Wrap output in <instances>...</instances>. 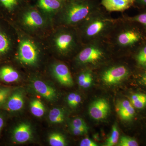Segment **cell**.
Returning a JSON list of instances; mask_svg holds the SVG:
<instances>
[{"mask_svg":"<svg viewBox=\"0 0 146 146\" xmlns=\"http://www.w3.org/2000/svg\"><path fill=\"white\" fill-rule=\"evenodd\" d=\"M32 137V131L30 125L23 123L16 126L13 131V141L18 143H23L30 141Z\"/></svg>","mask_w":146,"mask_h":146,"instance_id":"9c48e42d","label":"cell"},{"mask_svg":"<svg viewBox=\"0 0 146 146\" xmlns=\"http://www.w3.org/2000/svg\"><path fill=\"white\" fill-rule=\"evenodd\" d=\"M49 143L52 146H64L66 142L62 134L58 133H53L49 136Z\"/></svg>","mask_w":146,"mask_h":146,"instance_id":"44dd1931","label":"cell"},{"mask_svg":"<svg viewBox=\"0 0 146 146\" xmlns=\"http://www.w3.org/2000/svg\"><path fill=\"white\" fill-rule=\"evenodd\" d=\"M19 74L14 69L9 66H5L0 69V79L5 82L10 83L19 79Z\"/></svg>","mask_w":146,"mask_h":146,"instance_id":"2e32d148","label":"cell"},{"mask_svg":"<svg viewBox=\"0 0 146 146\" xmlns=\"http://www.w3.org/2000/svg\"><path fill=\"white\" fill-rule=\"evenodd\" d=\"M119 146H138V142L135 139L130 137L123 136L121 137L118 143Z\"/></svg>","mask_w":146,"mask_h":146,"instance_id":"cb8c5ba5","label":"cell"},{"mask_svg":"<svg viewBox=\"0 0 146 146\" xmlns=\"http://www.w3.org/2000/svg\"><path fill=\"white\" fill-rule=\"evenodd\" d=\"M81 97L80 95L78 94H76L75 100L74 102V107H76L79 105L81 103Z\"/></svg>","mask_w":146,"mask_h":146,"instance_id":"e575fe53","label":"cell"},{"mask_svg":"<svg viewBox=\"0 0 146 146\" xmlns=\"http://www.w3.org/2000/svg\"><path fill=\"white\" fill-rule=\"evenodd\" d=\"M9 46L10 44L7 36L0 30V55L7 52Z\"/></svg>","mask_w":146,"mask_h":146,"instance_id":"603a6c76","label":"cell"},{"mask_svg":"<svg viewBox=\"0 0 146 146\" xmlns=\"http://www.w3.org/2000/svg\"><path fill=\"white\" fill-rule=\"evenodd\" d=\"M38 1L39 7L48 12L57 10L61 6L59 0H39Z\"/></svg>","mask_w":146,"mask_h":146,"instance_id":"e0dca14e","label":"cell"},{"mask_svg":"<svg viewBox=\"0 0 146 146\" xmlns=\"http://www.w3.org/2000/svg\"><path fill=\"white\" fill-rule=\"evenodd\" d=\"M136 0H102V4L109 11H123L133 5Z\"/></svg>","mask_w":146,"mask_h":146,"instance_id":"30bf717a","label":"cell"},{"mask_svg":"<svg viewBox=\"0 0 146 146\" xmlns=\"http://www.w3.org/2000/svg\"><path fill=\"white\" fill-rule=\"evenodd\" d=\"M38 58V50L34 43L28 39L21 41L18 55V60L21 63L25 65H34Z\"/></svg>","mask_w":146,"mask_h":146,"instance_id":"277c9868","label":"cell"},{"mask_svg":"<svg viewBox=\"0 0 146 146\" xmlns=\"http://www.w3.org/2000/svg\"><path fill=\"white\" fill-rule=\"evenodd\" d=\"M141 38V34L138 32L133 30H126L118 35L117 43L120 46H129L139 42Z\"/></svg>","mask_w":146,"mask_h":146,"instance_id":"ba28073f","label":"cell"},{"mask_svg":"<svg viewBox=\"0 0 146 146\" xmlns=\"http://www.w3.org/2000/svg\"><path fill=\"white\" fill-rule=\"evenodd\" d=\"M65 119L64 112L58 108H54L51 110L49 115L50 121L53 123H60L63 122Z\"/></svg>","mask_w":146,"mask_h":146,"instance_id":"ffe728a7","label":"cell"},{"mask_svg":"<svg viewBox=\"0 0 146 146\" xmlns=\"http://www.w3.org/2000/svg\"><path fill=\"white\" fill-rule=\"evenodd\" d=\"M91 75V74L89 72H85L80 75L78 77V83L80 86L83 87L86 80Z\"/></svg>","mask_w":146,"mask_h":146,"instance_id":"4dcf8cb0","label":"cell"},{"mask_svg":"<svg viewBox=\"0 0 146 146\" xmlns=\"http://www.w3.org/2000/svg\"><path fill=\"white\" fill-rule=\"evenodd\" d=\"M18 0H0L3 5L9 10L12 9L17 4Z\"/></svg>","mask_w":146,"mask_h":146,"instance_id":"f1b7e54d","label":"cell"},{"mask_svg":"<svg viewBox=\"0 0 146 146\" xmlns=\"http://www.w3.org/2000/svg\"><path fill=\"white\" fill-rule=\"evenodd\" d=\"M24 104L23 94L21 91H17L8 97L6 104V108L9 111H17L23 108Z\"/></svg>","mask_w":146,"mask_h":146,"instance_id":"5bb4252c","label":"cell"},{"mask_svg":"<svg viewBox=\"0 0 146 146\" xmlns=\"http://www.w3.org/2000/svg\"><path fill=\"white\" fill-rule=\"evenodd\" d=\"M33 87L36 93L48 100H54L57 97L55 89L41 80H35Z\"/></svg>","mask_w":146,"mask_h":146,"instance_id":"8fae6325","label":"cell"},{"mask_svg":"<svg viewBox=\"0 0 146 146\" xmlns=\"http://www.w3.org/2000/svg\"><path fill=\"white\" fill-rule=\"evenodd\" d=\"M4 124V121L3 118L0 116V130L2 128Z\"/></svg>","mask_w":146,"mask_h":146,"instance_id":"8d00e7d4","label":"cell"},{"mask_svg":"<svg viewBox=\"0 0 146 146\" xmlns=\"http://www.w3.org/2000/svg\"><path fill=\"white\" fill-rule=\"evenodd\" d=\"M119 138V133L116 125L112 126V132L110 136L106 140L105 146H113L118 144Z\"/></svg>","mask_w":146,"mask_h":146,"instance_id":"7402d4cb","label":"cell"},{"mask_svg":"<svg viewBox=\"0 0 146 146\" xmlns=\"http://www.w3.org/2000/svg\"><path fill=\"white\" fill-rule=\"evenodd\" d=\"M24 23L27 26L31 28H37L42 26L44 21L40 13L36 11L27 12L23 18Z\"/></svg>","mask_w":146,"mask_h":146,"instance_id":"9a60e30c","label":"cell"},{"mask_svg":"<svg viewBox=\"0 0 146 146\" xmlns=\"http://www.w3.org/2000/svg\"><path fill=\"white\" fill-rule=\"evenodd\" d=\"M76 95V93H71L69 94L67 97L68 104L71 107H74V102L75 100Z\"/></svg>","mask_w":146,"mask_h":146,"instance_id":"d6a6232c","label":"cell"},{"mask_svg":"<svg viewBox=\"0 0 146 146\" xmlns=\"http://www.w3.org/2000/svg\"><path fill=\"white\" fill-rule=\"evenodd\" d=\"M73 134L76 136H81L88 133V128H75L70 127Z\"/></svg>","mask_w":146,"mask_h":146,"instance_id":"f546056e","label":"cell"},{"mask_svg":"<svg viewBox=\"0 0 146 146\" xmlns=\"http://www.w3.org/2000/svg\"><path fill=\"white\" fill-rule=\"evenodd\" d=\"M136 59L138 65L144 68L146 67V46L143 47L138 52Z\"/></svg>","mask_w":146,"mask_h":146,"instance_id":"d4e9b609","label":"cell"},{"mask_svg":"<svg viewBox=\"0 0 146 146\" xmlns=\"http://www.w3.org/2000/svg\"><path fill=\"white\" fill-rule=\"evenodd\" d=\"M102 47L95 43L85 47L79 54V62L83 64H94L99 62L105 54Z\"/></svg>","mask_w":146,"mask_h":146,"instance_id":"3957f363","label":"cell"},{"mask_svg":"<svg viewBox=\"0 0 146 146\" xmlns=\"http://www.w3.org/2000/svg\"><path fill=\"white\" fill-rule=\"evenodd\" d=\"M117 109L118 115L124 121H130L135 116L134 107L127 100H124L119 102L117 105Z\"/></svg>","mask_w":146,"mask_h":146,"instance_id":"4fadbf2b","label":"cell"},{"mask_svg":"<svg viewBox=\"0 0 146 146\" xmlns=\"http://www.w3.org/2000/svg\"><path fill=\"white\" fill-rule=\"evenodd\" d=\"M86 20L84 34L86 38L90 40L101 36L109 30L114 24L112 19L96 11Z\"/></svg>","mask_w":146,"mask_h":146,"instance_id":"6da1fadb","label":"cell"},{"mask_svg":"<svg viewBox=\"0 0 146 146\" xmlns=\"http://www.w3.org/2000/svg\"><path fill=\"white\" fill-rule=\"evenodd\" d=\"M129 20L139 23L146 27V12L130 18Z\"/></svg>","mask_w":146,"mask_h":146,"instance_id":"4316f807","label":"cell"},{"mask_svg":"<svg viewBox=\"0 0 146 146\" xmlns=\"http://www.w3.org/2000/svg\"><path fill=\"white\" fill-rule=\"evenodd\" d=\"M80 146H97L98 145L91 139L86 138L82 140L80 144Z\"/></svg>","mask_w":146,"mask_h":146,"instance_id":"1f68e13d","label":"cell"},{"mask_svg":"<svg viewBox=\"0 0 146 146\" xmlns=\"http://www.w3.org/2000/svg\"><path fill=\"white\" fill-rule=\"evenodd\" d=\"M74 39L73 35L68 33H61L55 39V45L60 52H68L73 47Z\"/></svg>","mask_w":146,"mask_h":146,"instance_id":"7c38bea8","label":"cell"},{"mask_svg":"<svg viewBox=\"0 0 146 146\" xmlns=\"http://www.w3.org/2000/svg\"><path fill=\"white\" fill-rule=\"evenodd\" d=\"M92 4L73 3L68 6L63 15V20L68 25H75L86 20L96 11Z\"/></svg>","mask_w":146,"mask_h":146,"instance_id":"7a4b0ae2","label":"cell"},{"mask_svg":"<svg viewBox=\"0 0 146 146\" xmlns=\"http://www.w3.org/2000/svg\"><path fill=\"white\" fill-rule=\"evenodd\" d=\"M110 109L109 104L106 100L102 98L98 99L90 105L89 114L94 119L101 120L107 117Z\"/></svg>","mask_w":146,"mask_h":146,"instance_id":"8992f818","label":"cell"},{"mask_svg":"<svg viewBox=\"0 0 146 146\" xmlns=\"http://www.w3.org/2000/svg\"><path fill=\"white\" fill-rule=\"evenodd\" d=\"M71 127L88 128L85 121L80 118H77L74 119L71 123Z\"/></svg>","mask_w":146,"mask_h":146,"instance_id":"484cf974","label":"cell"},{"mask_svg":"<svg viewBox=\"0 0 146 146\" xmlns=\"http://www.w3.org/2000/svg\"><path fill=\"white\" fill-rule=\"evenodd\" d=\"M92 81H93V78H92V75H91L86 80L82 87L84 88H89L91 86Z\"/></svg>","mask_w":146,"mask_h":146,"instance_id":"836d02e7","label":"cell"},{"mask_svg":"<svg viewBox=\"0 0 146 146\" xmlns=\"http://www.w3.org/2000/svg\"><path fill=\"white\" fill-rule=\"evenodd\" d=\"M52 72L55 77L62 85L71 86L73 80L68 67L63 63H57L54 65Z\"/></svg>","mask_w":146,"mask_h":146,"instance_id":"52a82bcc","label":"cell"},{"mask_svg":"<svg viewBox=\"0 0 146 146\" xmlns=\"http://www.w3.org/2000/svg\"><path fill=\"white\" fill-rule=\"evenodd\" d=\"M128 74V70L125 66H115L105 71L102 76V79L108 85H114L126 78Z\"/></svg>","mask_w":146,"mask_h":146,"instance_id":"5b68a950","label":"cell"},{"mask_svg":"<svg viewBox=\"0 0 146 146\" xmlns=\"http://www.w3.org/2000/svg\"><path fill=\"white\" fill-rule=\"evenodd\" d=\"M131 103L137 109H143L146 106V94H135L131 97Z\"/></svg>","mask_w":146,"mask_h":146,"instance_id":"d6986e66","label":"cell"},{"mask_svg":"<svg viewBox=\"0 0 146 146\" xmlns=\"http://www.w3.org/2000/svg\"><path fill=\"white\" fill-rule=\"evenodd\" d=\"M11 92V89L9 88H0V104L7 99Z\"/></svg>","mask_w":146,"mask_h":146,"instance_id":"83f0119b","label":"cell"},{"mask_svg":"<svg viewBox=\"0 0 146 146\" xmlns=\"http://www.w3.org/2000/svg\"><path fill=\"white\" fill-rule=\"evenodd\" d=\"M139 3L146 6V0H136Z\"/></svg>","mask_w":146,"mask_h":146,"instance_id":"74e56055","label":"cell"},{"mask_svg":"<svg viewBox=\"0 0 146 146\" xmlns=\"http://www.w3.org/2000/svg\"><path fill=\"white\" fill-rule=\"evenodd\" d=\"M30 110L33 115L40 117L44 114L45 107L41 101L39 100H33L30 103Z\"/></svg>","mask_w":146,"mask_h":146,"instance_id":"ac0fdd59","label":"cell"},{"mask_svg":"<svg viewBox=\"0 0 146 146\" xmlns=\"http://www.w3.org/2000/svg\"><path fill=\"white\" fill-rule=\"evenodd\" d=\"M141 82L144 84L146 86V72L142 76L141 80Z\"/></svg>","mask_w":146,"mask_h":146,"instance_id":"d590c367","label":"cell"}]
</instances>
